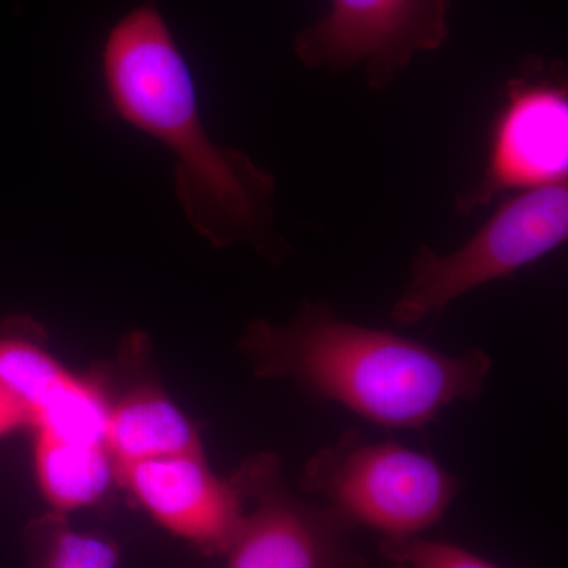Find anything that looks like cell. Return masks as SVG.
Segmentation results:
<instances>
[{
  "instance_id": "1",
  "label": "cell",
  "mask_w": 568,
  "mask_h": 568,
  "mask_svg": "<svg viewBox=\"0 0 568 568\" xmlns=\"http://www.w3.org/2000/svg\"><path fill=\"white\" fill-rule=\"evenodd\" d=\"M102 73L115 114L173 153L175 193L193 230L215 248L250 245L282 263L291 248L276 231L275 175L212 140L192 71L155 6L138 7L111 29Z\"/></svg>"
},
{
  "instance_id": "2",
  "label": "cell",
  "mask_w": 568,
  "mask_h": 568,
  "mask_svg": "<svg viewBox=\"0 0 568 568\" xmlns=\"http://www.w3.org/2000/svg\"><path fill=\"white\" fill-rule=\"evenodd\" d=\"M239 351L263 379H286L313 398L338 403L384 428L424 429L447 407L487 387L493 361L384 328L351 323L327 302H304L286 324L253 321Z\"/></svg>"
},
{
  "instance_id": "3",
  "label": "cell",
  "mask_w": 568,
  "mask_h": 568,
  "mask_svg": "<svg viewBox=\"0 0 568 568\" xmlns=\"http://www.w3.org/2000/svg\"><path fill=\"white\" fill-rule=\"evenodd\" d=\"M462 478L424 452L368 443L346 429L306 459L298 489L320 497L353 528L405 540L433 528L462 491Z\"/></svg>"
},
{
  "instance_id": "4",
  "label": "cell",
  "mask_w": 568,
  "mask_h": 568,
  "mask_svg": "<svg viewBox=\"0 0 568 568\" xmlns=\"http://www.w3.org/2000/svg\"><path fill=\"white\" fill-rule=\"evenodd\" d=\"M568 185L519 192L500 204L465 245L448 254L420 246L405 290L392 306L396 327H413L439 315L470 291L510 278L566 244Z\"/></svg>"
},
{
  "instance_id": "5",
  "label": "cell",
  "mask_w": 568,
  "mask_h": 568,
  "mask_svg": "<svg viewBox=\"0 0 568 568\" xmlns=\"http://www.w3.org/2000/svg\"><path fill=\"white\" fill-rule=\"evenodd\" d=\"M568 85L559 61L529 55L504 85L484 173L459 193V215L480 211L508 192L567 183Z\"/></svg>"
},
{
  "instance_id": "6",
  "label": "cell",
  "mask_w": 568,
  "mask_h": 568,
  "mask_svg": "<svg viewBox=\"0 0 568 568\" xmlns=\"http://www.w3.org/2000/svg\"><path fill=\"white\" fill-rule=\"evenodd\" d=\"M233 478L253 508L224 555L226 568H369L355 528L294 493L275 454L246 458Z\"/></svg>"
},
{
  "instance_id": "7",
  "label": "cell",
  "mask_w": 568,
  "mask_h": 568,
  "mask_svg": "<svg viewBox=\"0 0 568 568\" xmlns=\"http://www.w3.org/2000/svg\"><path fill=\"white\" fill-rule=\"evenodd\" d=\"M448 11L450 0H331L295 36V58L328 73L362 67L369 89L387 91L417 54L443 47Z\"/></svg>"
},
{
  "instance_id": "8",
  "label": "cell",
  "mask_w": 568,
  "mask_h": 568,
  "mask_svg": "<svg viewBox=\"0 0 568 568\" xmlns=\"http://www.w3.org/2000/svg\"><path fill=\"white\" fill-rule=\"evenodd\" d=\"M114 476L160 525L205 555H226L244 519L233 476L216 477L204 455H174L114 466Z\"/></svg>"
},
{
  "instance_id": "9",
  "label": "cell",
  "mask_w": 568,
  "mask_h": 568,
  "mask_svg": "<svg viewBox=\"0 0 568 568\" xmlns=\"http://www.w3.org/2000/svg\"><path fill=\"white\" fill-rule=\"evenodd\" d=\"M104 447L114 466L174 455H204L189 418L152 387L136 388L110 406Z\"/></svg>"
},
{
  "instance_id": "10",
  "label": "cell",
  "mask_w": 568,
  "mask_h": 568,
  "mask_svg": "<svg viewBox=\"0 0 568 568\" xmlns=\"http://www.w3.org/2000/svg\"><path fill=\"white\" fill-rule=\"evenodd\" d=\"M36 465L43 495L59 511L97 503L115 477L106 447L67 443L47 435H39L37 440Z\"/></svg>"
},
{
  "instance_id": "11",
  "label": "cell",
  "mask_w": 568,
  "mask_h": 568,
  "mask_svg": "<svg viewBox=\"0 0 568 568\" xmlns=\"http://www.w3.org/2000/svg\"><path fill=\"white\" fill-rule=\"evenodd\" d=\"M54 358L20 336H0V392L28 417L29 424L48 409L73 384Z\"/></svg>"
},
{
  "instance_id": "12",
  "label": "cell",
  "mask_w": 568,
  "mask_h": 568,
  "mask_svg": "<svg viewBox=\"0 0 568 568\" xmlns=\"http://www.w3.org/2000/svg\"><path fill=\"white\" fill-rule=\"evenodd\" d=\"M381 552L392 568H499L448 541L410 537L405 540H381Z\"/></svg>"
},
{
  "instance_id": "13",
  "label": "cell",
  "mask_w": 568,
  "mask_h": 568,
  "mask_svg": "<svg viewBox=\"0 0 568 568\" xmlns=\"http://www.w3.org/2000/svg\"><path fill=\"white\" fill-rule=\"evenodd\" d=\"M118 564L114 544L69 528L54 529L44 555V568H118Z\"/></svg>"
},
{
  "instance_id": "14",
  "label": "cell",
  "mask_w": 568,
  "mask_h": 568,
  "mask_svg": "<svg viewBox=\"0 0 568 568\" xmlns=\"http://www.w3.org/2000/svg\"><path fill=\"white\" fill-rule=\"evenodd\" d=\"M28 424V417L20 407L0 392V436Z\"/></svg>"
}]
</instances>
